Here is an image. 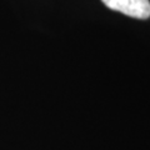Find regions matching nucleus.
Masks as SVG:
<instances>
[{
    "mask_svg": "<svg viewBox=\"0 0 150 150\" xmlns=\"http://www.w3.org/2000/svg\"><path fill=\"white\" fill-rule=\"evenodd\" d=\"M103 4L126 16L145 20L150 16L149 0H101Z\"/></svg>",
    "mask_w": 150,
    "mask_h": 150,
    "instance_id": "nucleus-1",
    "label": "nucleus"
}]
</instances>
